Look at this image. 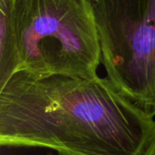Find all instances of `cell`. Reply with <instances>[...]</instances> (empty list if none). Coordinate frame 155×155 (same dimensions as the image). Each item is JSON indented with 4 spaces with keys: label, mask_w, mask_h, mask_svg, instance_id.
Segmentation results:
<instances>
[{
    "label": "cell",
    "mask_w": 155,
    "mask_h": 155,
    "mask_svg": "<svg viewBox=\"0 0 155 155\" xmlns=\"http://www.w3.org/2000/svg\"><path fill=\"white\" fill-rule=\"evenodd\" d=\"M14 0H0V89L20 72V61L13 26Z\"/></svg>",
    "instance_id": "obj_4"
},
{
    "label": "cell",
    "mask_w": 155,
    "mask_h": 155,
    "mask_svg": "<svg viewBox=\"0 0 155 155\" xmlns=\"http://www.w3.org/2000/svg\"><path fill=\"white\" fill-rule=\"evenodd\" d=\"M20 71L39 75L98 76L102 47L90 0H14Z\"/></svg>",
    "instance_id": "obj_2"
},
{
    "label": "cell",
    "mask_w": 155,
    "mask_h": 155,
    "mask_svg": "<svg viewBox=\"0 0 155 155\" xmlns=\"http://www.w3.org/2000/svg\"><path fill=\"white\" fill-rule=\"evenodd\" d=\"M137 155H155V129L148 142Z\"/></svg>",
    "instance_id": "obj_5"
},
{
    "label": "cell",
    "mask_w": 155,
    "mask_h": 155,
    "mask_svg": "<svg viewBox=\"0 0 155 155\" xmlns=\"http://www.w3.org/2000/svg\"><path fill=\"white\" fill-rule=\"evenodd\" d=\"M94 11L107 78L155 116V0H96Z\"/></svg>",
    "instance_id": "obj_3"
},
{
    "label": "cell",
    "mask_w": 155,
    "mask_h": 155,
    "mask_svg": "<svg viewBox=\"0 0 155 155\" xmlns=\"http://www.w3.org/2000/svg\"><path fill=\"white\" fill-rule=\"evenodd\" d=\"M90 1H92V2H93V3H94V2H95V1H96V0H90Z\"/></svg>",
    "instance_id": "obj_6"
},
{
    "label": "cell",
    "mask_w": 155,
    "mask_h": 155,
    "mask_svg": "<svg viewBox=\"0 0 155 155\" xmlns=\"http://www.w3.org/2000/svg\"><path fill=\"white\" fill-rule=\"evenodd\" d=\"M155 129L106 77L20 71L0 89V143L59 155H137Z\"/></svg>",
    "instance_id": "obj_1"
}]
</instances>
